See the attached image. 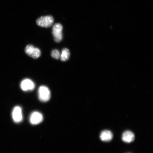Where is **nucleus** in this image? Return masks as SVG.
Segmentation results:
<instances>
[{
	"mask_svg": "<svg viewBox=\"0 0 153 153\" xmlns=\"http://www.w3.org/2000/svg\"><path fill=\"white\" fill-rule=\"evenodd\" d=\"M38 96L40 101L42 102H47L51 99L50 91L46 86H41L38 89Z\"/></svg>",
	"mask_w": 153,
	"mask_h": 153,
	"instance_id": "nucleus-1",
	"label": "nucleus"
},
{
	"mask_svg": "<svg viewBox=\"0 0 153 153\" xmlns=\"http://www.w3.org/2000/svg\"><path fill=\"white\" fill-rule=\"evenodd\" d=\"M54 19L51 15L42 16L37 19L36 22L38 26L42 27H49L52 25Z\"/></svg>",
	"mask_w": 153,
	"mask_h": 153,
	"instance_id": "nucleus-2",
	"label": "nucleus"
},
{
	"mask_svg": "<svg viewBox=\"0 0 153 153\" xmlns=\"http://www.w3.org/2000/svg\"><path fill=\"white\" fill-rule=\"evenodd\" d=\"M62 25L60 23L55 24L53 27L52 34L54 37V41L56 42H59L62 40Z\"/></svg>",
	"mask_w": 153,
	"mask_h": 153,
	"instance_id": "nucleus-3",
	"label": "nucleus"
},
{
	"mask_svg": "<svg viewBox=\"0 0 153 153\" xmlns=\"http://www.w3.org/2000/svg\"><path fill=\"white\" fill-rule=\"evenodd\" d=\"M25 51L28 56L34 59L39 58L41 54L40 49L31 45L26 46Z\"/></svg>",
	"mask_w": 153,
	"mask_h": 153,
	"instance_id": "nucleus-4",
	"label": "nucleus"
},
{
	"mask_svg": "<svg viewBox=\"0 0 153 153\" xmlns=\"http://www.w3.org/2000/svg\"><path fill=\"white\" fill-rule=\"evenodd\" d=\"M20 87L21 89L24 91H31L34 89L35 85L31 80L25 79L21 82Z\"/></svg>",
	"mask_w": 153,
	"mask_h": 153,
	"instance_id": "nucleus-5",
	"label": "nucleus"
},
{
	"mask_svg": "<svg viewBox=\"0 0 153 153\" xmlns=\"http://www.w3.org/2000/svg\"><path fill=\"white\" fill-rule=\"evenodd\" d=\"M43 120V115L37 111L32 112L30 117V121L32 124L36 125L41 123Z\"/></svg>",
	"mask_w": 153,
	"mask_h": 153,
	"instance_id": "nucleus-6",
	"label": "nucleus"
},
{
	"mask_svg": "<svg viewBox=\"0 0 153 153\" xmlns=\"http://www.w3.org/2000/svg\"><path fill=\"white\" fill-rule=\"evenodd\" d=\"M13 120L16 123H19L22 121L23 119L22 109L19 106L15 107L12 112Z\"/></svg>",
	"mask_w": 153,
	"mask_h": 153,
	"instance_id": "nucleus-7",
	"label": "nucleus"
},
{
	"mask_svg": "<svg viewBox=\"0 0 153 153\" xmlns=\"http://www.w3.org/2000/svg\"><path fill=\"white\" fill-rule=\"evenodd\" d=\"M135 139V135L130 131L124 132L122 135V139L124 142L130 143L132 142Z\"/></svg>",
	"mask_w": 153,
	"mask_h": 153,
	"instance_id": "nucleus-8",
	"label": "nucleus"
},
{
	"mask_svg": "<svg viewBox=\"0 0 153 153\" xmlns=\"http://www.w3.org/2000/svg\"><path fill=\"white\" fill-rule=\"evenodd\" d=\"M113 137L112 134L108 130H105L101 132L100 134V138L101 140L105 142H108L111 140Z\"/></svg>",
	"mask_w": 153,
	"mask_h": 153,
	"instance_id": "nucleus-9",
	"label": "nucleus"
},
{
	"mask_svg": "<svg viewBox=\"0 0 153 153\" xmlns=\"http://www.w3.org/2000/svg\"><path fill=\"white\" fill-rule=\"evenodd\" d=\"M70 53L69 50L66 48L63 49L60 55L61 60L62 62H66L70 58Z\"/></svg>",
	"mask_w": 153,
	"mask_h": 153,
	"instance_id": "nucleus-10",
	"label": "nucleus"
},
{
	"mask_svg": "<svg viewBox=\"0 0 153 153\" xmlns=\"http://www.w3.org/2000/svg\"><path fill=\"white\" fill-rule=\"evenodd\" d=\"M51 56L53 58L58 60L60 57V54L58 50L55 49L51 53Z\"/></svg>",
	"mask_w": 153,
	"mask_h": 153,
	"instance_id": "nucleus-11",
	"label": "nucleus"
}]
</instances>
